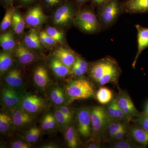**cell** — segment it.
Masks as SVG:
<instances>
[{
  "label": "cell",
  "instance_id": "obj_1",
  "mask_svg": "<svg viewBox=\"0 0 148 148\" xmlns=\"http://www.w3.org/2000/svg\"><path fill=\"white\" fill-rule=\"evenodd\" d=\"M121 73L117 61L112 56H107L90 63L87 74L101 87L107 84H117Z\"/></svg>",
  "mask_w": 148,
  "mask_h": 148
},
{
  "label": "cell",
  "instance_id": "obj_2",
  "mask_svg": "<svg viewBox=\"0 0 148 148\" xmlns=\"http://www.w3.org/2000/svg\"><path fill=\"white\" fill-rule=\"evenodd\" d=\"M65 87L71 104L75 101L93 98L96 92L92 82L85 77L69 80Z\"/></svg>",
  "mask_w": 148,
  "mask_h": 148
},
{
  "label": "cell",
  "instance_id": "obj_3",
  "mask_svg": "<svg viewBox=\"0 0 148 148\" xmlns=\"http://www.w3.org/2000/svg\"><path fill=\"white\" fill-rule=\"evenodd\" d=\"M74 25L84 34H98L102 30L95 8L91 6L79 9L76 14Z\"/></svg>",
  "mask_w": 148,
  "mask_h": 148
},
{
  "label": "cell",
  "instance_id": "obj_4",
  "mask_svg": "<svg viewBox=\"0 0 148 148\" xmlns=\"http://www.w3.org/2000/svg\"><path fill=\"white\" fill-rule=\"evenodd\" d=\"M78 8L73 1H66L53 11L52 25L66 31L74 25V21Z\"/></svg>",
  "mask_w": 148,
  "mask_h": 148
},
{
  "label": "cell",
  "instance_id": "obj_5",
  "mask_svg": "<svg viewBox=\"0 0 148 148\" xmlns=\"http://www.w3.org/2000/svg\"><path fill=\"white\" fill-rule=\"evenodd\" d=\"M124 13L121 0H109L97 9L96 14L102 30L113 26L121 14Z\"/></svg>",
  "mask_w": 148,
  "mask_h": 148
},
{
  "label": "cell",
  "instance_id": "obj_6",
  "mask_svg": "<svg viewBox=\"0 0 148 148\" xmlns=\"http://www.w3.org/2000/svg\"><path fill=\"white\" fill-rule=\"evenodd\" d=\"M92 134L91 140L103 141L107 128L110 123L104 106H94L90 108Z\"/></svg>",
  "mask_w": 148,
  "mask_h": 148
},
{
  "label": "cell",
  "instance_id": "obj_7",
  "mask_svg": "<svg viewBox=\"0 0 148 148\" xmlns=\"http://www.w3.org/2000/svg\"><path fill=\"white\" fill-rule=\"evenodd\" d=\"M32 77L35 87L39 91L45 93L53 81L51 72L48 67L45 58L32 64Z\"/></svg>",
  "mask_w": 148,
  "mask_h": 148
},
{
  "label": "cell",
  "instance_id": "obj_8",
  "mask_svg": "<svg viewBox=\"0 0 148 148\" xmlns=\"http://www.w3.org/2000/svg\"><path fill=\"white\" fill-rule=\"evenodd\" d=\"M2 85L21 90H26L27 79L25 67L15 62L1 77Z\"/></svg>",
  "mask_w": 148,
  "mask_h": 148
},
{
  "label": "cell",
  "instance_id": "obj_9",
  "mask_svg": "<svg viewBox=\"0 0 148 148\" xmlns=\"http://www.w3.org/2000/svg\"><path fill=\"white\" fill-rule=\"evenodd\" d=\"M90 108L84 107L75 110V122L83 142L91 138L92 134ZM84 143V142H83Z\"/></svg>",
  "mask_w": 148,
  "mask_h": 148
},
{
  "label": "cell",
  "instance_id": "obj_10",
  "mask_svg": "<svg viewBox=\"0 0 148 148\" xmlns=\"http://www.w3.org/2000/svg\"><path fill=\"white\" fill-rule=\"evenodd\" d=\"M48 101L40 95L27 92L20 106L26 112L37 117L49 109Z\"/></svg>",
  "mask_w": 148,
  "mask_h": 148
},
{
  "label": "cell",
  "instance_id": "obj_11",
  "mask_svg": "<svg viewBox=\"0 0 148 148\" xmlns=\"http://www.w3.org/2000/svg\"><path fill=\"white\" fill-rule=\"evenodd\" d=\"M27 90L16 89L1 85V105L2 110L9 111L20 106Z\"/></svg>",
  "mask_w": 148,
  "mask_h": 148
},
{
  "label": "cell",
  "instance_id": "obj_12",
  "mask_svg": "<svg viewBox=\"0 0 148 148\" xmlns=\"http://www.w3.org/2000/svg\"><path fill=\"white\" fill-rule=\"evenodd\" d=\"M12 53L15 62L24 67L31 66L37 61L45 58L43 54L27 47L22 41L18 42Z\"/></svg>",
  "mask_w": 148,
  "mask_h": 148
},
{
  "label": "cell",
  "instance_id": "obj_13",
  "mask_svg": "<svg viewBox=\"0 0 148 148\" xmlns=\"http://www.w3.org/2000/svg\"><path fill=\"white\" fill-rule=\"evenodd\" d=\"M7 112L11 117L16 134L34 125L36 120V116L26 112L20 106Z\"/></svg>",
  "mask_w": 148,
  "mask_h": 148
},
{
  "label": "cell",
  "instance_id": "obj_14",
  "mask_svg": "<svg viewBox=\"0 0 148 148\" xmlns=\"http://www.w3.org/2000/svg\"><path fill=\"white\" fill-rule=\"evenodd\" d=\"M26 24L32 28H38L46 23L48 16L46 15L40 4L30 7L24 16Z\"/></svg>",
  "mask_w": 148,
  "mask_h": 148
},
{
  "label": "cell",
  "instance_id": "obj_15",
  "mask_svg": "<svg viewBox=\"0 0 148 148\" xmlns=\"http://www.w3.org/2000/svg\"><path fill=\"white\" fill-rule=\"evenodd\" d=\"M119 92L115 97L118 105L130 119L133 118L139 117L143 115L136 108L132 99L127 91L119 88Z\"/></svg>",
  "mask_w": 148,
  "mask_h": 148
},
{
  "label": "cell",
  "instance_id": "obj_16",
  "mask_svg": "<svg viewBox=\"0 0 148 148\" xmlns=\"http://www.w3.org/2000/svg\"><path fill=\"white\" fill-rule=\"evenodd\" d=\"M47 100L53 107L69 106L70 103L66 95L65 86L58 84H53L45 92Z\"/></svg>",
  "mask_w": 148,
  "mask_h": 148
},
{
  "label": "cell",
  "instance_id": "obj_17",
  "mask_svg": "<svg viewBox=\"0 0 148 148\" xmlns=\"http://www.w3.org/2000/svg\"><path fill=\"white\" fill-rule=\"evenodd\" d=\"M48 67L54 77L58 80L71 75V70L51 53L45 58Z\"/></svg>",
  "mask_w": 148,
  "mask_h": 148
},
{
  "label": "cell",
  "instance_id": "obj_18",
  "mask_svg": "<svg viewBox=\"0 0 148 148\" xmlns=\"http://www.w3.org/2000/svg\"><path fill=\"white\" fill-rule=\"evenodd\" d=\"M39 123L40 127L45 134L54 135L61 131V128L54 116L53 111L50 109L42 114Z\"/></svg>",
  "mask_w": 148,
  "mask_h": 148
},
{
  "label": "cell",
  "instance_id": "obj_19",
  "mask_svg": "<svg viewBox=\"0 0 148 148\" xmlns=\"http://www.w3.org/2000/svg\"><path fill=\"white\" fill-rule=\"evenodd\" d=\"M61 132L64 135V141L67 147H81L84 143L81 139L79 133L76 126L75 120L64 128Z\"/></svg>",
  "mask_w": 148,
  "mask_h": 148
},
{
  "label": "cell",
  "instance_id": "obj_20",
  "mask_svg": "<svg viewBox=\"0 0 148 148\" xmlns=\"http://www.w3.org/2000/svg\"><path fill=\"white\" fill-rule=\"evenodd\" d=\"M22 42L29 48L43 54L45 47L42 45L39 36V31L37 28H32L23 35Z\"/></svg>",
  "mask_w": 148,
  "mask_h": 148
},
{
  "label": "cell",
  "instance_id": "obj_21",
  "mask_svg": "<svg viewBox=\"0 0 148 148\" xmlns=\"http://www.w3.org/2000/svg\"><path fill=\"white\" fill-rule=\"evenodd\" d=\"M52 54L70 70L78 55V54L68 47V46L61 45L55 48Z\"/></svg>",
  "mask_w": 148,
  "mask_h": 148
},
{
  "label": "cell",
  "instance_id": "obj_22",
  "mask_svg": "<svg viewBox=\"0 0 148 148\" xmlns=\"http://www.w3.org/2000/svg\"><path fill=\"white\" fill-rule=\"evenodd\" d=\"M126 138L132 140L141 148H147L148 145V131L133 123H130Z\"/></svg>",
  "mask_w": 148,
  "mask_h": 148
},
{
  "label": "cell",
  "instance_id": "obj_23",
  "mask_svg": "<svg viewBox=\"0 0 148 148\" xmlns=\"http://www.w3.org/2000/svg\"><path fill=\"white\" fill-rule=\"evenodd\" d=\"M124 13L145 14L148 12V0H125L122 1Z\"/></svg>",
  "mask_w": 148,
  "mask_h": 148
},
{
  "label": "cell",
  "instance_id": "obj_24",
  "mask_svg": "<svg viewBox=\"0 0 148 148\" xmlns=\"http://www.w3.org/2000/svg\"><path fill=\"white\" fill-rule=\"evenodd\" d=\"M138 31V51L135 56V59L132 64V67L135 69L136 63L139 56L142 52L148 47V28L142 27L140 24L135 25Z\"/></svg>",
  "mask_w": 148,
  "mask_h": 148
},
{
  "label": "cell",
  "instance_id": "obj_25",
  "mask_svg": "<svg viewBox=\"0 0 148 148\" xmlns=\"http://www.w3.org/2000/svg\"><path fill=\"white\" fill-rule=\"evenodd\" d=\"M105 106L110 123L121 120L130 121V119L118 105L116 98H114L110 103Z\"/></svg>",
  "mask_w": 148,
  "mask_h": 148
},
{
  "label": "cell",
  "instance_id": "obj_26",
  "mask_svg": "<svg viewBox=\"0 0 148 148\" xmlns=\"http://www.w3.org/2000/svg\"><path fill=\"white\" fill-rule=\"evenodd\" d=\"M0 133L5 137H12L16 134L10 114L3 110L0 113Z\"/></svg>",
  "mask_w": 148,
  "mask_h": 148
},
{
  "label": "cell",
  "instance_id": "obj_27",
  "mask_svg": "<svg viewBox=\"0 0 148 148\" xmlns=\"http://www.w3.org/2000/svg\"><path fill=\"white\" fill-rule=\"evenodd\" d=\"M16 34L9 29L1 33L0 36V45L3 50L12 52L16 47L17 42Z\"/></svg>",
  "mask_w": 148,
  "mask_h": 148
},
{
  "label": "cell",
  "instance_id": "obj_28",
  "mask_svg": "<svg viewBox=\"0 0 148 148\" xmlns=\"http://www.w3.org/2000/svg\"><path fill=\"white\" fill-rule=\"evenodd\" d=\"M20 136L28 143L34 146L41 140L44 134L40 127L34 125L20 133Z\"/></svg>",
  "mask_w": 148,
  "mask_h": 148
},
{
  "label": "cell",
  "instance_id": "obj_29",
  "mask_svg": "<svg viewBox=\"0 0 148 148\" xmlns=\"http://www.w3.org/2000/svg\"><path fill=\"white\" fill-rule=\"evenodd\" d=\"M90 64V63L78 54L75 62L71 69V75L73 78L85 77V75L88 73Z\"/></svg>",
  "mask_w": 148,
  "mask_h": 148
},
{
  "label": "cell",
  "instance_id": "obj_30",
  "mask_svg": "<svg viewBox=\"0 0 148 148\" xmlns=\"http://www.w3.org/2000/svg\"><path fill=\"white\" fill-rule=\"evenodd\" d=\"M130 122L129 121L121 120L110 123L106 130L103 142L105 143H108L117 132L122 128L129 125Z\"/></svg>",
  "mask_w": 148,
  "mask_h": 148
},
{
  "label": "cell",
  "instance_id": "obj_31",
  "mask_svg": "<svg viewBox=\"0 0 148 148\" xmlns=\"http://www.w3.org/2000/svg\"><path fill=\"white\" fill-rule=\"evenodd\" d=\"M15 61L12 52L2 50L0 52V77L12 67Z\"/></svg>",
  "mask_w": 148,
  "mask_h": 148
},
{
  "label": "cell",
  "instance_id": "obj_32",
  "mask_svg": "<svg viewBox=\"0 0 148 148\" xmlns=\"http://www.w3.org/2000/svg\"><path fill=\"white\" fill-rule=\"evenodd\" d=\"M26 24L24 16L21 15L18 10L16 8L14 13L11 26V30L16 34V36H23Z\"/></svg>",
  "mask_w": 148,
  "mask_h": 148
},
{
  "label": "cell",
  "instance_id": "obj_33",
  "mask_svg": "<svg viewBox=\"0 0 148 148\" xmlns=\"http://www.w3.org/2000/svg\"><path fill=\"white\" fill-rule=\"evenodd\" d=\"M45 31L48 35L55 40L59 45L68 46L63 30L54 26H48L46 28Z\"/></svg>",
  "mask_w": 148,
  "mask_h": 148
},
{
  "label": "cell",
  "instance_id": "obj_34",
  "mask_svg": "<svg viewBox=\"0 0 148 148\" xmlns=\"http://www.w3.org/2000/svg\"><path fill=\"white\" fill-rule=\"evenodd\" d=\"M96 100L100 104L106 105L112 100L114 97L112 90L105 87H101L96 92Z\"/></svg>",
  "mask_w": 148,
  "mask_h": 148
},
{
  "label": "cell",
  "instance_id": "obj_35",
  "mask_svg": "<svg viewBox=\"0 0 148 148\" xmlns=\"http://www.w3.org/2000/svg\"><path fill=\"white\" fill-rule=\"evenodd\" d=\"M16 8L12 5H10L6 8L5 14L2 20L0 26L1 33L5 32L11 27L14 13Z\"/></svg>",
  "mask_w": 148,
  "mask_h": 148
},
{
  "label": "cell",
  "instance_id": "obj_36",
  "mask_svg": "<svg viewBox=\"0 0 148 148\" xmlns=\"http://www.w3.org/2000/svg\"><path fill=\"white\" fill-rule=\"evenodd\" d=\"M53 111L56 119L61 128V132L73 121H70L57 107H53Z\"/></svg>",
  "mask_w": 148,
  "mask_h": 148
},
{
  "label": "cell",
  "instance_id": "obj_37",
  "mask_svg": "<svg viewBox=\"0 0 148 148\" xmlns=\"http://www.w3.org/2000/svg\"><path fill=\"white\" fill-rule=\"evenodd\" d=\"M7 145V147L10 148H32L34 147L20 135L18 136V138H13Z\"/></svg>",
  "mask_w": 148,
  "mask_h": 148
},
{
  "label": "cell",
  "instance_id": "obj_38",
  "mask_svg": "<svg viewBox=\"0 0 148 148\" xmlns=\"http://www.w3.org/2000/svg\"><path fill=\"white\" fill-rule=\"evenodd\" d=\"M108 144L109 145L107 147L111 148H141L136 143L127 138L115 143Z\"/></svg>",
  "mask_w": 148,
  "mask_h": 148
},
{
  "label": "cell",
  "instance_id": "obj_39",
  "mask_svg": "<svg viewBox=\"0 0 148 148\" xmlns=\"http://www.w3.org/2000/svg\"><path fill=\"white\" fill-rule=\"evenodd\" d=\"M39 36L41 42L45 48H53L58 44V43L48 35L45 31H40Z\"/></svg>",
  "mask_w": 148,
  "mask_h": 148
},
{
  "label": "cell",
  "instance_id": "obj_40",
  "mask_svg": "<svg viewBox=\"0 0 148 148\" xmlns=\"http://www.w3.org/2000/svg\"><path fill=\"white\" fill-rule=\"evenodd\" d=\"M130 122L148 132V115H145L143 114L142 116L133 118L131 119Z\"/></svg>",
  "mask_w": 148,
  "mask_h": 148
},
{
  "label": "cell",
  "instance_id": "obj_41",
  "mask_svg": "<svg viewBox=\"0 0 148 148\" xmlns=\"http://www.w3.org/2000/svg\"><path fill=\"white\" fill-rule=\"evenodd\" d=\"M129 125L122 128L119 132H117L116 134L114 135L112 139L110 140L108 143H115V142H118L121 140L126 139L127 137V134H128Z\"/></svg>",
  "mask_w": 148,
  "mask_h": 148
},
{
  "label": "cell",
  "instance_id": "obj_42",
  "mask_svg": "<svg viewBox=\"0 0 148 148\" xmlns=\"http://www.w3.org/2000/svg\"><path fill=\"white\" fill-rule=\"evenodd\" d=\"M68 0H42L44 7L48 10H54Z\"/></svg>",
  "mask_w": 148,
  "mask_h": 148
},
{
  "label": "cell",
  "instance_id": "obj_43",
  "mask_svg": "<svg viewBox=\"0 0 148 148\" xmlns=\"http://www.w3.org/2000/svg\"><path fill=\"white\" fill-rule=\"evenodd\" d=\"M57 107L70 121L75 120L76 110L69 107V106H60Z\"/></svg>",
  "mask_w": 148,
  "mask_h": 148
},
{
  "label": "cell",
  "instance_id": "obj_44",
  "mask_svg": "<svg viewBox=\"0 0 148 148\" xmlns=\"http://www.w3.org/2000/svg\"><path fill=\"white\" fill-rule=\"evenodd\" d=\"M106 143L102 140L89 139L84 143L82 147L85 148H102L105 147Z\"/></svg>",
  "mask_w": 148,
  "mask_h": 148
},
{
  "label": "cell",
  "instance_id": "obj_45",
  "mask_svg": "<svg viewBox=\"0 0 148 148\" xmlns=\"http://www.w3.org/2000/svg\"><path fill=\"white\" fill-rule=\"evenodd\" d=\"M38 0H16L18 5L22 7H30L34 5Z\"/></svg>",
  "mask_w": 148,
  "mask_h": 148
},
{
  "label": "cell",
  "instance_id": "obj_46",
  "mask_svg": "<svg viewBox=\"0 0 148 148\" xmlns=\"http://www.w3.org/2000/svg\"><path fill=\"white\" fill-rule=\"evenodd\" d=\"M39 148H59L61 147L59 143L55 141H50L47 143H44L40 146Z\"/></svg>",
  "mask_w": 148,
  "mask_h": 148
},
{
  "label": "cell",
  "instance_id": "obj_47",
  "mask_svg": "<svg viewBox=\"0 0 148 148\" xmlns=\"http://www.w3.org/2000/svg\"><path fill=\"white\" fill-rule=\"evenodd\" d=\"M109 0H91L90 6L94 8H98L103 5Z\"/></svg>",
  "mask_w": 148,
  "mask_h": 148
},
{
  "label": "cell",
  "instance_id": "obj_48",
  "mask_svg": "<svg viewBox=\"0 0 148 148\" xmlns=\"http://www.w3.org/2000/svg\"><path fill=\"white\" fill-rule=\"evenodd\" d=\"M90 1L91 0H73L78 9L83 7L86 3L90 2Z\"/></svg>",
  "mask_w": 148,
  "mask_h": 148
},
{
  "label": "cell",
  "instance_id": "obj_49",
  "mask_svg": "<svg viewBox=\"0 0 148 148\" xmlns=\"http://www.w3.org/2000/svg\"><path fill=\"white\" fill-rule=\"evenodd\" d=\"M16 0H1V4L5 8H7L10 5H12V3Z\"/></svg>",
  "mask_w": 148,
  "mask_h": 148
},
{
  "label": "cell",
  "instance_id": "obj_50",
  "mask_svg": "<svg viewBox=\"0 0 148 148\" xmlns=\"http://www.w3.org/2000/svg\"><path fill=\"white\" fill-rule=\"evenodd\" d=\"M143 113L144 115L148 116V102L146 105L145 110H144V112H143Z\"/></svg>",
  "mask_w": 148,
  "mask_h": 148
},
{
  "label": "cell",
  "instance_id": "obj_51",
  "mask_svg": "<svg viewBox=\"0 0 148 148\" xmlns=\"http://www.w3.org/2000/svg\"><path fill=\"white\" fill-rule=\"evenodd\" d=\"M123 1H125V0H123Z\"/></svg>",
  "mask_w": 148,
  "mask_h": 148
}]
</instances>
